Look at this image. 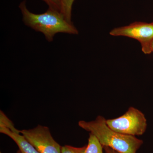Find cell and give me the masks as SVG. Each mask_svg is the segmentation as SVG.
Wrapping results in <instances>:
<instances>
[{"instance_id": "1", "label": "cell", "mask_w": 153, "mask_h": 153, "mask_svg": "<svg viewBox=\"0 0 153 153\" xmlns=\"http://www.w3.org/2000/svg\"><path fill=\"white\" fill-rule=\"evenodd\" d=\"M19 7L25 25L36 32L43 33L48 42L53 41L55 35L58 33L78 34V30L73 23L67 21L59 11L49 8L43 13H34L27 8L26 1L20 3Z\"/></svg>"}, {"instance_id": "2", "label": "cell", "mask_w": 153, "mask_h": 153, "mask_svg": "<svg viewBox=\"0 0 153 153\" xmlns=\"http://www.w3.org/2000/svg\"><path fill=\"white\" fill-rule=\"evenodd\" d=\"M78 126L92 134L102 146L108 147L120 153H136L143 144L142 140L113 130L107 125L106 120L99 116L95 120L79 121Z\"/></svg>"}, {"instance_id": "3", "label": "cell", "mask_w": 153, "mask_h": 153, "mask_svg": "<svg viewBox=\"0 0 153 153\" xmlns=\"http://www.w3.org/2000/svg\"><path fill=\"white\" fill-rule=\"evenodd\" d=\"M106 123L113 130L133 136L143 135L147 126L145 115L133 107H130L124 114L120 117L106 120Z\"/></svg>"}, {"instance_id": "4", "label": "cell", "mask_w": 153, "mask_h": 153, "mask_svg": "<svg viewBox=\"0 0 153 153\" xmlns=\"http://www.w3.org/2000/svg\"><path fill=\"white\" fill-rule=\"evenodd\" d=\"M114 36H125L139 41L143 52L150 54L151 44L153 40V23L135 22L128 26L115 28L110 32Z\"/></svg>"}, {"instance_id": "5", "label": "cell", "mask_w": 153, "mask_h": 153, "mask_svg": "<svg viewBox=\"0 0 153 153\" xmlns=\"http://www.w3.org/2000/svg\"><path fill=\"white\" fill-rule=\"evenodd\" d=\"M20 132L39 153H61L62 146L53 138L47 127L38 125L35 128Z\"/></svg>"}, {"instance_id": "6", "label": "cell", "mask_w": 153, "mask_h": 153, "mask_svg": "<svg viewBox=\"0 0 153 153\" xmlns=\"http://www.w3.org/2000/svg\"><path fill=\"white\" fill-rule=\"evenodd\" d=\"M0 132L8 136L16 143L21 153H40L21 133L13 132L5 128H0Z\"/></svg>"}, {"instance_id": "7", "label": "cell", "mask_w": 153, "mask_h": 153, "mask_svg": "<svg viewBox=\"0 0 153 153\" xmlns=\"http://www.w3.org/2000/svg\"><path fill=\"white\" fill-rule=\"evenodd\" d=\"M103 147L97 138L94 135L90 133L85 153H103Z\"/></svg>"}, {"instance_id": "8", "label": "cell", "mask_w": 153, "mask_h": 153, "mask_svg": "<svg viewBox=\"0 0 153 153\" xmlns=\"http://www.w3.org/2000/svg\"><path fill=\"white\" fill-rule=\"evenodd\" d=\"M74 0H60V13L68 22H71V11Z\"/></svg>"}, {"instance_id": "9", "label": "cell", "mask_w": 153, "mask_h": 153, "mask_svg": "<svg viewBox=\"0 0 153 153\" xmlns=\"http://www.w3.org/2000/svg\"><path fill=\"white\" fill-rule=\"evenodd\" d=\"M0 128L8 129L13 132L21 133L20 131L15 127L12 121L10 120L1 111H0Z\"/></svg>"}, {"instance_id": "10", "label": "cell", "mask_w": 153, "mask_h": 153, "mask_svg": "<svg viewBox=\"0 0 153 153\" xmlns=\"http://www.w3.org/2000/svg\"><path fill=\"white\" fill-rule=\"evenodd\" d=\"M86 146L82 147H75L70 146L61 147V153H85Z\"/></svg>"}, {"instance_id": "11", "label": "cell", "mask_w": 153, "mask_h": 153, "mask_svg": "<svg viewBox=\"0 0 153 153\" xmlns=\"http://www.w3.org/2000/svg\"><path fill=\"white\" fill-rule=\"evenodd\" d=\"M47 4L49 8L60 12V0H42Z\"/></svg>"}, {"instance_id": "12", "label": "cell", "mask_w": 153, "mask_h": 153, "mask_svg": "<svg viewBox=\"0 0 153 153\" xmlns=\"http://www.w3.org/2000/svg\"><path fill=\"white\" fill-rule=\"evenodd\" d=\"M103 149H104L105 153H120L118 152L117 151H115L108 147H104Z\"/></svg>"}, {"instance_id": "13", "label": "cell", "mask_w": 153, "mask_h": 153, "mask_svg": "<svg viewBox=\"0 0 153 153\" xmlns=\"http://www.w3.org/2000/svg\"><path fill=\"white\" fill-rule=\"evenodd\" d=\"M151 49L152 52H153V40L151 44Z\"/></svg>"}, {"instance_id": "14", "label": "cell", "mask_w": 153, "mask_h": 153, "mask_svg": "<svg viewBox=\"0 0 153 153\" xmlns=\"http://www.w3.org/2000/svg\"><path fill=\"white\" fill-rule=\"evenodd\" d=\"M17 153H21V152H20V151L19 150L17 152Z\"/></svg>"}, {"instance_id": "15", "label": "cell", "mask_w": 153, "mask_h": 153, "mask_svg": "<svg viewBox=\"0 0 153 153\" xmlns=\"http://www.w3.org/2000/svg\"></svg>"}, {"instance_id": "16", "label": "cell", "mask_w": 153, "mask_h": 153, "mask_svg": "<svg viewBox=\"0 0 153 153\" xmlns=\"http://www.w3.org/2000/svg\"></svg>"}]
</instances>
